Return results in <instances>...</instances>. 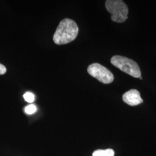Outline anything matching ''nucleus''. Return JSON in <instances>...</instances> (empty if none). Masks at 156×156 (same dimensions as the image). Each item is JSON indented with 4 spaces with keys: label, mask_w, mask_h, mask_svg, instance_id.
<instances>
[{
    "label": "nucleus",
    "mask_w": 156,
    "mask_h": 156,
    "mask_svg": "<svg viewBox=\"0 0 156 156\" xmlns=\"http://www.w3.org/2000/svg\"><path fill=\"white\" fill-rule=\"evenodd\" d=\"M79 32L77 24L72 19L66 18L60 22L53 35V42L57 45H65L74 41Z\"/></svg>",
    "instance_id": "f257e3e1"
},
{
    "label": "nucleus",
    "mask_w": 156,
    "mask_h": 156,
    "mask_svg": "<svg viewBox=\"0 0 156 156\" xmlns=\"http://www.w3.org/2000/svg\"><path fill=\"white\" fill-rule=\"evenodd\" d=\"M105 7L115 22H124L128 17V6L122 0H107Z\"/></svg>",
    "instance_id": "f03ea898"
},
{
    "label": "nucleus",
    "mask_w": 156,
    "mask_h": 156,
    "mask_svg": "<svg viewBox=\"0 0 156 156\" xmlns=\"http://www.w3.org/2000/svg\"><path fill=\"white\" fill-rule=\"evenodd\" d=\"M112 64L121 71L134 78H140L141 72L139 66L136 62L126 57L115 56L111 60Z\"/></svg>",
    "instance_id": "7ed1b4c3"
},
{
    "label": "nucleus",
    "mask_w": 156,
    "mask_h": 156,
    "mask_svg": "<svg viewBox=\"0 0 156 156\" xmlns=\"http://www.w3.org/2000/svg\"><path fill=\"white\" fill-rule=\"evenodd\" d=\"M90 75L104 84H109L114 80L113 73L106 67L98 63H93L87 68Z\"/></svg>",
    "instance_id": "20e7f679"
},
{
    "label": "nucleus",
    "mask_w": 156,
    "mask_h": 156,
    "mask_svg": "<svg viewBox=\"0 0 156 156\" xmlns=\"http://www.w3.org/2000/svg\"><path fill=\"white\" fill-rule=\"evenodd\" d=\"M123 100L130 106H136L143 102L140 92L136 90L131 89L123 95Z\"/></svg>",
    "instance_id": "39448f33"
},
{
    "label": "nucleus",
    "mask_w": 156,
    "mask_h": 156,
    "mask_svg": "<svg viewBox=\"0 0 156 156\" xmlns=\"http://www.w3.org/2000/svg\"><path fill=\"white\" fill-rule=\"evenodd\" d=\"M115 151L111 149L105 150H97L93 153V156H114Z\"/></svg>",
    "instance_id": "423d86ee"
},
{
    "label": "nucleus",
    "mask_w": 156,
    "mask_h": 156,
    "mask_svg": "<svg viewBox=\"0 0 156 156\" xmlns=\"http://www.w3.org/2000/svg\"><path fill=\"white\" fill-rule=\"evenodd\" d=\"M23 97L28 103H32L35 100V95L31 92H26L23 95Z\"/></svg>",
    "instance_id": "0eeeda50"
},
{
    "label": "nucleus",
    "mask_w": 156,
    "mask_h": 156,
    "mask_svg": "<svg viewBox=\"0 0 156 156\" xmlns=\"http://www.w3.org/2000/svg\"><path fill=\"white\" fill-rule=\"evenodd\" d=\"M24 111L28 115H32L37 111V107L33 104L29 105L25 108Z\"/></svg>",
    "instance_id": "6e6552de"
},
{
    "label": "nucleus",
    "mask_w": 156,
    "mask_h": 156,
    "mask_svg": "<svg viewBox=\"0 0 156 156\" xmlns=\"http://www.w3.org/2000/svg\"><path fill=\"white\" fill-rule=\"evenodd\" d=\"M6 72V67L2 64H0V75H3Z\"/></svg>",
    "instance_id": "1a4fd4ad"
}]
</instances>
